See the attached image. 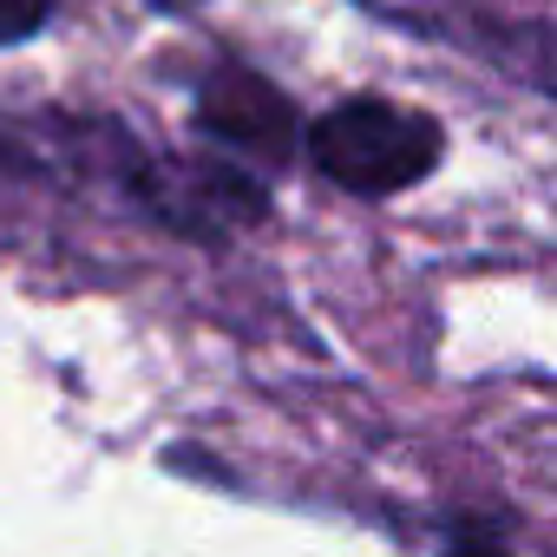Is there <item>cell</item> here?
<instances>
[{
    "label": "cell",
    "mask_w": 557,
    "mask_h": 557,
    "mask_svg": "<svg viewBox=\"0 0 557 557\" xmlns=\"http://www.w3.org/2000/svg\"><path fill=\"white\" fill-rule=\"evenodd\" d=\"M197 132L256 164H289L296 145L309 151V125H302L296 99L249 66H216L197 86Z\"/></svg>",
    "instance_id": "7a4b0ae2"
},
{
    "label": "cell",
    "mask_w": 557,
    "mask_h": 557,
    "mask_svg": "<svg viewBox=\"0 0 557 557\" xmlns=\"http://www.w3.org/2000/svg\"><path fill=\"white\" fill-rule=\"evenodd\" d=\"M151 8H171L177 14V8H197V0H151Z\"/></svg>",
    "instance_id": "8992f818"
},
{
    "label": "cell",
    "mask_w": 557,
    "mask_h": 557,
    "mask_svg": "<svg viewBox=\"0 0 557 557\" xmlns=\"http://www.w3.org/2000/svg\"><path fill=\"white\" fill-rule=\"evenodd\" d=\"M459 40L472 53H485L498 73H511L537 92H557V21H492V14H479V21H466Z\"/></svg>",
    "instance_id": "3957f363"
},
{
    "label": "cell",
    "mask_w": 557,
    "mask_h": 557,
    "mask_svg": "<svg viewBox=\"0 0 557 557\" xmlns=\"http://www.w3.org/2000/svg\"><path fill=\"white\" fill-rule=\"evenodd\" d=\"M440 557H511L505 544H492V537H453Z\"/></svg>",
    "instance_id": "5b68a950"
},
{
    "label": "cell",
    "mask_w": 557,
    "mask_h": 557,
    "mask_svg": "<svg viewBox=\"0 0 557 557\" xmlns=\"http://www.w3.org/2000/svg\"><path fill=\"white\" fill-rule=\"evenodd\" d=\"M53 21V0H0V47H21Z\"/></svg>",
    "instance_id": "277c9868"
},
{
    "label": "cell",
    "mask_w": 557,
    "mask_h": 557,
    "mask_svg": "<svg viewBox=\"0 0 557 557\" xmlns=\"http://www.w3.org/2000/svg\"><path fill=\"white\" fill-rule=\"evenodd\" d=\"M440 158H446L440 119L374 92L342 99L309 125V164L348 197H400L420 177H433Z\"/></svg>",
    "instance_id": "6da1fadb"
}]
</instances>
